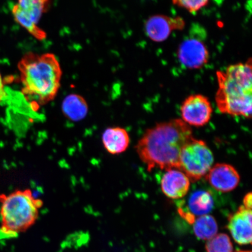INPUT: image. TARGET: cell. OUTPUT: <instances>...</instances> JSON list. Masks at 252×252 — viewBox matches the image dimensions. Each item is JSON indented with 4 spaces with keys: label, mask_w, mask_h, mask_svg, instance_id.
<instances>
[{
    "label": "cell",
    "mask_w": 252,
    "mask_h": 252,
    "mask_svg": "<svg viewBox=\"0 0 252 252\" xmlns=\"http://www.w3.org/2000/svg\"><path fill=\"white\" fill-rule=\"evenodd\" d=\"M213 163V154L207 144L193 137L183 148L178 170L184 172L190 182H195L206 176Z\"/></svg>",
    "instance_id": "5"
},
{
    "label": "cell",
    "mask_w": 252,
    "mask_h": 252,
    "mask_svg": "<svg viewBox=\"0 0 252 252\" xmlns=\"http://www.w3.org/2000/svg\"><path fill=\"white\" fill-rule=\"evenodd\" d=\"M243 203V206L247 208V209H252V196L251 192L246 195L244 198Z\"/></svg>",
    "instance_id": "20"
},
{
    "label": "cell",
    "mask_w": 252,
    "mask_h": 252,
    "mask_svg": "<svg viewBox=\"0 0 252 252\" xmlns=\"http://www.w3.org/2000/svg\"><path fill=\"white\" fill-rule=\"evenodd\" d=\"M185 22L182 17L165 15L151 16L145 24V31L149 38L155 42H162L168 38L173 31H182Z\"/></svg>",
    "instance_id": "9"
},
{
    "label": "cell",
    "mask_w": 252,
    "mask_h": 252,
    "mask_svg": "<svg viewBox=\"0 0 252 252\" xmlns=\"http://www.w3.org/2000/svg\"><path fill=\"white\" fill-rule=\"evenodd\" d=\"M210 0H172L173 5L184 8L190 13H196L209 4Z\"/></svg>",
    "instance_id": "18"
},
{
    "label": "cell",
    "mask_w": 252,
    "mask_h": 252,
    "mask_svg": "<svg viewBox=\"0 0 252 252\" xmlns=\"http://www.w3.org/2000/svg\"><path fill=\"white\" fill-rule=\"evenodd\" d=\"M62 109L63 114L72 122H79L88 115V105L84 97L80 94H68L63 100Z\"/></svg>",
    "instance_id": "14"
},
{
    "label": "cell",
    "mask_w": 252,
    "mask_h": 252,
    "mask_svg": "<svg viewBox=\"0 0 252 252\" xmlns=\"http://www.w3.org/2000/svg\"><path fill=\"white\" fill-rule=\"evenodd\" d=\"M7 93L5 89L4 84L3 83L1 74H0V103L7 97Z\"/></svg>",
    "instance_id": "19"
},
{
    "label": "cell",
    "mask_w": 252,
    "mask_h": 252,
    "mask_svg": "<svg viewBox=\"0 0 252 252\" xmlns=\"http://www.w3.org/2000/svg\"><path fill=\"white\" fill-rule=\"evenodd\" d=\"M105 149L112 155L124 153L130 144V137L127 130L120 127H109L102 136Z\"/></svg>",
    "instance_id": "13"
},
{
    "label": "cell",
    "mask_w": 252,
    "mask_h": 252,
    "mask_svg": "<svg viewBox=\"0 0 252 252\" xmlns=\"http://www.w3.org/2000/svg\"><path fill=\"white\" fill-rule=\"evenodd\" d=\"M161 189L166 196L172 199H179L187 194L190 181L180 170H166L161 179Z\"/></svg>",
    "instance_id": "12"
},
{
    "label": "cell",
    "mask_w": 252,
    "mask_h": 252,
    "mask_svg": "<svg viewBox=\"0 0 252 252\" xmlns=\"http://www.w3.org/2000/svg\"><path fill=\"white\" fill-rule=\"evenodd\" d=\"M193 231L197 238L208 241L217 235L218 225L215 219L207 214L194 220Z\"/></svg>",
    "instance_id": "16"
},
{
    "label": "cell",
    "mask_w": 252,
    "mask_h": 252,
    "mask_svg": "<svg viewBox=\"0 0 252 252\" xmlns=\"http://www.w3.org/2000/svg\"><path fill=\"white\" fill-rule=\"evenodd\" d=\"M190 126L181 119L160 123L149 129L135 146L148 171L179 168L181 151L193 138Z\"/></svg>",
    "instance_id": "1"
},
{
    "label": "cell",
    "mask_w": 252,
    "mask_h": 252,
    "mask_svg": "<svg viewBox=\"0 0 252 252\" xmlns=\"http://www.w3.org/2000/svg\"><path fill=\"white\" fill-rule=\"evenodd\" d=\"M206 250L207 252H233V245L227 235L220 234L207 241Z\"/></svg>",
    "instance_id": "17"
},
{
    "label": "cell",
    "mask_w": 252,
    "mask_h": 252,
    "mask_svg": "<svg viewBox=\"0 0 252 252\" xmlns=\"http://www.w3.org/2000/svg\"><path fill=\"white\" fill-rule=\"evenodd\" d=\"M50 0H17L12 12L15 20L36 39H46V33L38 26L42 15L48 8Z\"/></svg>",
    "instance_id": "7"
},
{
    "label": "cell",
    "mask_w": 252,
    "mask_h": 252,
    "mask_svg": "<svg viewBox=\"0 0 252 252\" xmlns=\"http://www.w3.org/2000/svg\"><path fill=\"white\" fill-rule=\"evenodd\" d=\"M219 89L217 106L223 114L251 118L252 108V59L230 65L217 71Z\"/></svg>",
    "instance_id": "3"
},
{
    "label": "cell",
    "mask_w": 252,
    "mask_h": 252,
    "mask_svg": "<svg viewBox=\"0 0 252 252\" xmlns=\"http://www.w3.org/2000/svg\"><path fill=\"white\" fill-rule=\"evenodd\" d=\"M206 33L203 28H194L183 40L178 49L179 62L189 70H198L209 61L210 53L205 42Z\"/></svg>",
    "instance_id": "6"
},
{
    "label": "cell",
    "mask_w": 252,
    "mask_h": 252,
    "mask_svg": "<svg viewBox=\"0 0 252 252\" xmlns=\"http://www.w3.org/2000/svg\"><path fill=\"white\" fill-rule=\"evenodd\" d=\"M210 185L217 191L227 193L237 188L240 176L234 166L226 163L213 165L206 175Z\"/></svg>",
    "instance_id": "10"
},
{
    "label": "cell",
    "mask_w": 252,
    "mask_h": 252,
    "mask_svg": "<svg viewBox=\"0 0 252 252\" xmlns=\"http://www.w3.org/2000/svg\"><path fill=\"white\" fill-rule=\"evenodd\" d=\"M22 93L40 105L51 102L58 94L62 75L61 65L52 53H28L18 64Z\"/></svg>",
    "instance_id": "2"
},
{
    "label": "cell",
    "mask_w": 252,
    "mask_h": 252,
    "mask_svg": "<svg viewBox=\"0 0 252 252\" xmlns=\"http://www.w3.org/2000/svg\"><path fill=\"white\" fill-rule=\"evenodd\" d=\"M0 238H11L27 231L36 221L43 201L29 189L0 194Z\"/></svg>",
    "instance_id": "4"
},
{
    "label": "cell",
    "mask_w": 252,
    "mask_h": 252,
    "mask_svg": "<svg viewBox=\"0 0 252 252\" xmlns=\"http://www.w3.org/2000/svg\"><path fill=\"white\" fill-rule=\"evenodd\" d=\"M214 205L212 194L206 190H197L189 198L188 207L191 215H207L212 212Z\"/></svg>",
    "instance_id": "15"
},
{
    "label": "cell",
    "mask_w": 252,
    "mask_h": 252,
    "mask_svg": "<svg viewBox=\"0 0 252 252\" xmlns=\"http://www.w3.org/2000/svg\"><path fill=\"white\" fill-rule=\"evenodd\" d=\"M252 209L244 206L239 208L237 212L230 216L228 229L236 243L246 245L252 243Z\"/></svg>",
    "instance_id": "11"
},
{
    "label": "cell",
    "mask_w": 252,
    "mask_h": 252,
    "mask_svg": "<svg viewBox=\"0 0 252 252\" xmlns=\"http://www.w3.org/2000/svg\"><path fill=\"white\" fill-rule=\"evenodd\" d=\"M182 121L189 126L202 127L212 118L213 107L207 97L194 94L186 99L181 108Z\"/></svg>",
    "instance_id": "8"
},
{
    "label": "cell",
    "mask_w": 252,
    "mask_h": 252,
    "mask_svg": "<svg viewBox=\"0 0 252 252\" xmlns=\"http://www.w3.org/2000/svg\"><path fill=\"white\" fill-rule=\"evenodd\" d=\"M251 252L250 251H240V252Z\"/></svg>",
    "instance_id": "21"
}]
</instances>
